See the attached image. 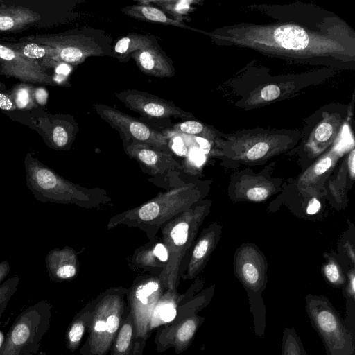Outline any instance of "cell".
<instances>
[{
    "instance_id": "1",
    "label": "cell",
    "mask_w": 355,
    "mask_h": 355,
    "mask_svg": "<svg viewBox=\"0 0 355 355\" xmlns=\"http://www.w3.org/2000/svg\"><path fill=\"white\" fill-rule=\"evenodd\" d=\"M211 202L199 201L168 223L163 232L168 261L159 279L165 290L177 291L180 266L195 241L198 230L210 211Z\"/></svg>"
},
{
    "instance_id": "2",
    "label": "cell",
    "mask_w": 355,
    "mask_h": 355,
    "mask_svg": "<svg viewBox=\"0 0 355 355\" xmlns=\"http://www.w3.org/2000/svg\"><path fill=\"white\" fill-rule=\"evenodd\" d=\"M24 168L26 186L38 201L73 204L85 208L96 207L101 202L96 191L64 179L31 153L25 157Z\"/></svg>"
},
{
    "instance_id": "3",
    "label": "cell",
    "mask_w": 355,
    "mask_h": 355,
    "mask_svg": "<svg viewBox=\"0 0 355 355\" xmlns=\"http://www.w3.org/2000/svg\"><path fill=\"white\" fill-rule=\"evenodd\" d=\"M128 289L110 288L96 297L88 336L80 349L81 355H107L129 312Z\"/></svg>"
},
{
    "instance_id": "4",
    "label": "cell",
    "mask_w": 355,
    "mask_h": 355,
    "mask_svg": "<svg viewBox=\"0 0 355 355\" xmlns=\"http://www.w3.org/2000/svg\"><path fill=\"white\" fill-rule=\"evenodd\" d=\"M110 37L97 30L84 28L61 33L26 36L19 41L31 42L50 48L55 60L76 66L92 56L111 55Z\"/></svg>"
},
{
    "instance_id": "5",
    "label": "cell",
    "mask_w": 355,
    "mask_h": 355,
    "mask_svg": "<svg viewBox=\"0 0 355 355\" xmlns=\"http://www.w3.org/2000/svg\"><path fill=\"white\" fill-rule=\"evenodd\" d=\"M234 274L247 291L255 334L263 338L266 327V309L262 293L267 283V261L252 243H243L234 255Z\"/></svg>"
},
{
    "instance_id": "6",
    "label": "cell",
    "mask_w": 355,
    "mask_h": 355,
    "mask_svg": "<svg viewBox=\"0 0 355 355\" xmlns=\"http://www.w3.org/2000/svg\"><path fill=\"white\" fill-rule=\"evenodd\" d=\"M52 306L42 300L31 305L16 318L0 347V355H34L49 330Z\"/></svg>"
},
{
    "instance_id": "7",
    "label": "cell",
    "mask_w": 355,
    "mask_h": 355,
    "mask_svg": "<svg viewBox=\"0 0 355 355\" xmlns=\"http://www.w3.org/2000/svg\"><path fill=\"white\" fill-rule=\"evenodd\" d=\"M202 198L196 185L187 184L159 194L156 198L111 220L110 226L122 224L126 220L137 223L162 225L173 216L185 211Z\"/></svg>"
},
{
    "instance_id": "8",
    "label": "cell",
    "mask_w": 355,
    "mask_h": 355,
    "mask_svg": "<svg viewBox=\"0 0 355 355\" xmlns=\"http://www.w3.org/2000/svg\"><path fill=\"white\" fill-rule=\"evenodd\" d=\"M306 310L313 327L331 355H352L354 352L351 332L329 299L307 295Z\"/></svg>"
},
{
    "instance_id": "9",
    "label": "cell",
    "mask_w": 355,
    "mask_h": 355,
    "mask_svg": "<svg viewBox=\"0 0 355 355\" xmlns=\"http://www.w3.org/2000/svg\"><path fill=\"white\" fill-rule=\"evenodd\" d=\"M239 43L261 48L271 47L277 51L293 52H310L319 50L317 46L338 49L336 46L317 44L318 40L312 37L304 28L295 25H284L277 27L254 28L240 36Z\"/></svg>"
},
{
    "instance_id": "10",
    "label": "cell",
    "mask_w": 355,
    "mask_h": 355,
    "mask_svg": "<svg viewBox=\"0 0 355 355\" xmlns=\"http://www.w3.org/2000/svg\"><path fill=\"white\" fill-rule=\"evenodd\" d=\"M218 155L232 166L263 164L289 147L287 140L277 137L243 139L219 145Z\"/></svg>"
},
{
    "instance_id": "11",
    "label": "cell",
    "mask_w": 355,
    "mask_h": 355,
    "mask_svg": "<svg viewBox=\"0 0 355 355\" xmlns=\"http://www.w3.org/2000/svg\"><path fill=\"white\" fill-rule=\"evenodd\" d=\"M165 291L159 277L137 279L127 291V302L136 330L137 338L147 341L150 334L151 315L158 300Z\"/></svg>"
},
{
    "instance_id": "12",
    "label": "cell",
    "mask_w": 355,
    "mask_h": 355,
    "mask_svg": "<svg viewBox=\"0 0 355 355\" xmlns=\"http://www.w3.org/2000/svg\"><path fill=\"white\" fill-rule=\"evenodd\" d=\"M96 112L127 140L169 153L168 137L142 121L105 104L94 105Z\"/></svg>"
},
{
    "instance_id": "13",
    "label": "cell",
    "mask_w": 355,
    "mask_h": 355,
    "mask_svg": "<svg viewBox=\"0 0 355 355\" xmlns=\"http://www.w3.org/2000/svg\"><path fill=\"white\" fill-rule=\"evenodd\" d=\"M282 184V180L272 178L269 173L242 171L232 174L227 193L234 202H261L277 193Z\"/></svg>"
},
{
    "instance_id": "14",
    "label": "cell",
    "mask_w": 355,
    "mask_h": 355,
    "mask_svg": "<svg viewBox=\"0 0 355 355\" xmlns=\"http://www.w3.org/2000/svg\"><path fill=\"white\" fill-rule=\"evenodd\" d=\"M115 96L126 107L148 119L177 117L187 119L192 117L191 113L184 111L173 103L137 89L116 92Z\"/></svg>"
},
{
    "instance_id": "15",
    "label": "cell",
    "mask_w": 355,
    "mask_h": 355,
    "mask_svg": "<svg viewBox=\"0 0 355 355\" xmlns=\"http://www.w3.org/2000/svg\"><path fill=\"white\" fill-rule=\"evenodd\" d=\"M31 120L47 146L57 150H69L78 130L75 119L70 115L36 112Z\"/></svg>"
},
{
    "instance_id": "16",
    "label": "cell",
    "mask_w": 355,
    "mask_h": 355,
    "mask_svg": "<svg viewBox=\"0 0 355 355\" xmlns=\"http://www.w3.org/2000/svg\"><path fill=\"white\" fill-rule=\"evenodd\" d=\"M0 74L25 83L55 85L50 73L37 61L26 58L0 42Z\"/></svg>"
},
{
    "instance_id": "17",
    "label": "cell",
    "mask_w": 355,
    "mask_h": 355,
    "mask_svg": "<svg viewBox=\"0 0 355 355\" xmlns=\"http://www.w3.org/2000/svg\"><path fill=\"white\" fill-rule=\"evenodd\" d=\"M204 320L205 317L197 314L159 327L155 337L157 351L173 348L176 354L182 353L192 344Z\"/></svg>"
},
{
    "instance_id": "18",
    "label": "cell",
    "mask_w": 355,
    "mask_h": 355,
    "mask_svg": "<svg viewBox=\"0 0 355 355\" xmlns=\"http://www.w3.org/2000/svg\"><path fill=\"white\" fill-rule=\"evenodd\" d=\"M222 229L223 226L216 222L203 230L191 252L183 275L184 279H193L202 272L220 240Z\"/></svg>"
},
{
    "instance_id": "19",
    "label": "cell",
    "mask_w": 355,
    "mask_h": 355,
    "mask_svg": "<svg viewBox=\"0 0 355 355\" xmlns=\"http://www.w3.org/2000/svg\"><path fill=\"white\" fill-rule=\"evenodd\" d=\"M202 285V282L195 284L186 293L182 295H178L177 291L165 290L154 307L149 325L150 334L155 329L173 322L178 308L193 297Z\"/></svg>"
},
{
    "instance_id": "20",
    "label": "cell",
    "mask_w": 355,
    "mask_h": 355,
    "mask_svg": "<svg viewBox=\"0 0 355 355\" xmlns=\"http://www.w3.org/2000/svg\"><path fill=\"white\" fill-rule=\"evenodd\" d=\"M131 58L141 71L146 75L157 78H170L175 74L172 60L158 43L133 53Z\"/></svg>"
},
{
    "instance_id": "21",
    "label": "cell",
    "mask_w": 355,
    "mask_h": 355,
    "mask_svg": "<svg viewBox=\"0 0 355 355\" xmlns=\"http://www.w3.org/2000/svg\"><path fill=\"white\" fill-rule=\"evenodd\" d=\"M42 15L28 6L0 5V32H15L43 22Z\"/></svg>"
},
{
    "instance_id": "22",
    "label": "cell",
    "mask_w": 355,
    "mask_h": 355,
    "mask_svg": "<svg viewBox=\"0 0 355 355\" xmlns=\"http://www.w3.org/2000/svg\"><path fill=\"white\" fill-rule=\"evenodd\" d=\"M45 263L49 277L54 282L69 281L78 271L76 253L68 246L50 250L46 256Z\"/></svg>"
},
{
    "instance_id": "23",
    "label": "cell",
    "mask_w": 355,
    "mask_h": 355,
    "mask_svg": "<svg viewBox=\"0 0 355 355\" xmlns=\"http://www.w3.org/2000/svg\"><path fill=\"white\" fill-rule=\"evenodd\" d=\"M125 150L130 157L138 160L155 173L180 167L170 153L150 146L130 142L125 146Z\"/></svg>"
},
{
    "instance_id": "24",
    "label": "cell",
    "mask_w": 355,
    "mask_h": 355,
    "mask_svg": "<svg viewBox=\"0 0 355 355\" xmlns=\"http://www.w3.org/2000/svg\"><path fill=\"white\" fill-rule=\"evenodd\" d=\"M338 153L332 150L308 168L297 180V186L302 191H317L331 174Z\"/></svg>"
},
{
    "instance_id": "25",
    "label": "cell",
    "mask_w": 355,
    "mask_h": 355,
    "mask_svg": "<svg viewBox=\"0 0 355 355\" xmlns=\"http://www.w3.org/2000/svg\"><path fill=\"white\" fill-rule=\"evenodd\" d=\"M146 342L137 338L133 318L127 314L110 349V355H142Z\"/></svg>"
},
{
    "instance_id": "26",
    "label": "cell",
    "mask_w": 355,
    "mask_h": 355,
    "mask_svg": "<svg viewBox=\"0 0 355 355\" xmlns=\"http://www.w3.org/2000/svg\"><path fill=\"white\" fill-rule=\"evenodd\" d=\"M97 298L87 304L73 317L66 331V347L71 352H76L80 345L83 337L91 323Z\"/></svg>"
},
{
    "instance_id": "27",
    "label": "cell",
    "mask_w": 355,
    "mask_h": 355,
    "mask_svg": "<svg viewBox=\"0 0 355 355\" xmlns=\"http://www.w3.org/2000/svg\"><path fill=\"white\" fill-rule=\"evenodd\" d=\"M121 12L130 17L146 22L194 30L183 22L176 21L171 17H168L161 9L150 4L141 3L139 1H138V4L122 8Z\"/></svg>"
},
{
    "instance_id": "28",
    "label": "cell",
    "mask_w": 355,
    "mask_h": 355,
    "mask_svg": "<svg viewBox=\"0 0 355 355\" xmlns=\"http://www.w3.org/2000/svg\"><path fill=\"white\" fill-rule=\"evenodd\" d=\"M157 43L153 36L131 33L117 40L112 49L111 55L121 62H128L131 55L139 50Z\"/></svg>"
},
{
    "instance_id": "29",
    "label": "cell",
    "mask_w": 355,
    "mask_h": 355,
    "mask_svg": "<svg viewBox=\"0 0 355 355\" xmlns=\"http://www.w3.org/2000/svg\"><path fill=\"white\" fill-rule=\"evenodd\" d=\"M214 288L215 286L213 285L182 304L178 308L176 316L173 322L178 321L188 316L197 315L210 302L214 295Z\"/></svg>"
},
{
    "instance_id": "30",
    "label": "cell",
    "mask_w": 355,
    "mask_h": 355,
    "mask_svg": "<svg viewBox=\"0 0 355 355\" xmlns=\"http://www.w3.org/2000/svg\"><path fill=\"white\" fill-rule=\"evenodd\" d=\"M24 57L37 61L39 64L44 58H51L55 60L54 52L49 47L31 42L19 41L2 42Z\"/></svg>"
},
{
    "instance_id": "31",
    "label": "cell",
    "mask_w": 355,
    "mask_h": 355,
    "mask_svg": "<svg viewBox=\"0 0 355 355\" xmlns=\"http://www.w3.org/2000/svg\"><path fill=\"white\" fill-rule=\"evenodd\" d=\"M34 88L33 84L20 83L8 91L17 110L29 111L38 107L33 99Z\"/></svg>"
},
{
    "instance_id": "32",
    "label": "cell",
    "mask_w": 355,
    "mask_h": 355,
    "mask_svg": "<svg viewBox=\"0 0 355 355\" xmlns=\"http://www.w3.org/2000/svg\"><path fill=\"white\" fill-rule=\"evenodd\" d=\"M147 4H155L159 7L166 15L176 21L183 22L184 15L191 10V5L195 3L191 0H151L140 1Z\"/></svg>"
},
{
    "instance_id": "33",
    "label": "cell",
    "mask_w": 355,
    "mask_h": 355,
    "mask_svg": "<svg viewBox=\"0 0 355 355\" xmlns=\"http://www.w3.org/2000/svg\"><path fill=\"white\" fill-rule=\"evenodd\" d=\"M281 355H306L302 340L293 327L284 328Z\"/></svg>"
},
{
    "instance_id": "34",
    "label": "cell",
    "mask_w": 355,
    "mask_h": 355,
    "mask_svg": "<svg viewBox=\"0 0 355 355\" xmlns=\"http://www.w3.org/2000/svg\"><path fill=\"white\" fill-rule=\"evenodd\" d=\"M171 132L173 134H184L197 136L200 138L211 137V132L202 123L197 121H186L175 124L172 127Z\"/></svg>"
},
{
    "instance_id": "35",
    "label": "cell",
    "mask_w": 355,
    "mask_h": 355,
    "mask_svg": "<svg viewBox=\"0 0 355 355\" xmlns=\"http://www.w3.org/2000/svg\"><path fill=\"white\" fill-rule=\"evenodd\" d=\"M19 282V277L15 275L0 284V319L10 300L17 291Z\"/></svg>"
},
{
    "instance_id": "36",
    "label": "cell",
    "mask_w": 355,
    "mask_h": 355,
    "mask_svg": "<svg viewBox=\"0 0 355 355\" xmlns=\"http://www.w3.org/2000/svg\"><path fill=\"white\" fill-rule=\"evenodd\" d=\"M327 280L333 286H340L346 282L342 270L334 259H329L323 267Z\"/></svg>"
},
{
    "instance_id": "37",
    "label": "cell",
    "mask_w": 355,
    "mask_h": 355,
    "mask_svg": "<svg viewBox=\"0 0 355 355\" xmlns=\"http://www.w3.org/2000/svg\"><path fill=\"white\" fill-rule=\"evenodd\" d=\"M333 135V127L327 122H324L318 125L315 131V139L319 143L327 142Z\"/></svg>"
},
{
    "instance_id": "38",
    "label": "cell",
    "mask_w": 355,
    "mask_h": 355,
    "mask_svg": "<svg viewBox=\"0 0 355 355\" xmlns=\"http://www.w3.org/2000/svg\"><path fill=\"white\" fill-rule=\"evenodd\" d=\"M0 110L9 112L17 110L8 91H0Z\"/></svg>"
},
{
    "instance_id": "39",
    "label": "cell",
    "mask_w": 355,
    "mask_h": 355,
    "mask_svg": "<svg viewBox=\"0 0 355 355\" xmlns=\"http://www.w3.org/2000/svg\"><path fill=\"white\" fill-rule=\"evenodd\" d=\"M280 94V89L275 85H268L261 91V97L264 101H272Z\"/></svg>"
},
{
    "instance_id": "40",
    "label": "cell",
    "mask_w": 355,
    "mask_h": 355,
    "mask_svg": "<svg viewBox=\"0 0 355 355\" xmlns=\"http://www.w3.org/2000/svg\"><path fill=\"white\" fill-rule=\"evenodd\" d=\"M49 93L44 87H35L33 91V99L37 105L45 106L48 101Z\"/></svg>"
},
{
    "instance_id": "41",
    "label": "cell",
    "mask_w": 355,
    "mask_h": 355,
    "mask_svg": "<svg viewBox=\"0 0 355 355\" xmlns=\"http://www.w3.org/2000/svg\"><path fill=\"white\" fill-rule=\"evenodd\" d=\"M347 297L352 300L353 302L355 300V274L354 269L352 268L348 272L347 282L345 290Z\"/></svg>"
},
{
    "instance_id": "42",
    "label": "cell",
    "mask_w": 355,
    "mask_h": 355,
    "mask_svg": "<svg viewBox=\"0 0 355 355\" xmlns=\"http://www.w3.org/2000/svg\"><path fill=\"white\" fill-rule=\"evenodd\" d=\"M347 173L349 176L351 180L355 179V150L352 149L350 152L347 160Z\"/></svg>"
},
{
    "instance_id": "43",
    "label": "cell",
    "mask_w": 355,
    "mask_h": 355,
    "mask_svg": "<svg viewBox=\"0 0 355 355\" xmlns=\"http://www.w3.org/2000/svg\"><path fill=\"white\" fill-rule=\"evenodd\" d=\"M10 270V266L7 260L3 261L0 263V284H1L8 275Z\"/></svg>"
},
{
    "instance_id": "44",
    "label": "cell",
    "mask_w": 355,
    "mask_h": 355,
    "mask_svg": "<svg viewBox=\"0 0 355 355\" xmlns=\"http://www.w3.org/2000/svg\"><path fill=\"white\" fill-rule=\"evenodd\" d=\"M321 205L319 200L316 198H313L310 202L307 207V214H315L320 209Z\"/></svg>"
},
{
    "instance_id": "45",
    "label": "cell",
    "mask_w": 355,
    "mask_h": 355,
    "mask_svg": "<svg viewBox=\"0 0 355 355\" xmlns=\"http://www.w3.org/2000/svg\"><path fill=\"white\" fill-rule=\"evenodd\" d=\"M345 246L346 248V252L348 253L349 257H351L352 263H354V250L353 245L349 243H347Z\"/></svg>"
},
{
    "instance_id": "46",
    "label": "cell",
    "mask_w": 355,
    "mask_h": 355,
    "mask_svg": "<svg viewBox=\"0 0 355 355\" xmlns=\"http://www.w3.org/2000/svg\"><path fill=\"white\" fill-rule=\"evenodd\" d=\"M6 86L3 83H0V91H6Z\"/></svg>"
},
{
    "instance_id": "47",
    "label": "cell",
    "mask_w": 355,
    "mask_h": 355,
    "mask_svg": "<svg viewBox=\"0 0 355 355\" xmlns=\"http://www.w3.org/2000/svg\"><path fill=\"white\" fill-rule=\"evenodd\" d=\"M3 340H4V338H3V334L1 331H0V347L3 342Z\"/></svg>"
}]
</instances>
